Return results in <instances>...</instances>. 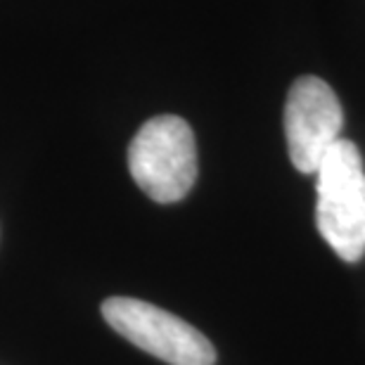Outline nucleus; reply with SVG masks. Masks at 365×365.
<instances>
[{
  "mask_svg": "<svg viewBox=\"0 0 365 365\" xmlns=\"http://www.w3.org/2000/svg\"><path fill=\"white\" fill-rule=\"evenodd\" d=\"M316 225L346 264L365 257V169L359 148L341 138L316 169Z\"/></svg>",
  "mask_w": 365,
  "mask_h": 365,
  "instance_id": "obj_1",
  "label": "nucleus"
},
{
  "mask_svg": "<svg viewBox=\"0 0 365 365\" xmlns=\"http://www.w3.org/2000/svg\"><path fill=\"white\" fill-rule=\"evenodd\" d=\"M128 171L150 200L180 202L197 180V145L187 121L162 114L143 123L128 148Z\"/></svg>",
  "mask_w": 365,
  "mask_h": 365,
  "instance_id": "obj_2",
  "label": "nucleus"
},
{
  "mask_svg": "<svg viewBox=\"0 0 365 365\" xmlns=\"http://www.w3.org/2000/svg\"><path fill=\"white\" fill-rule=\"evenodd\" d=\"M102 318L123 339L169 365H214V344L173 313L130 297L102 304Z\"/></svg>",
  "mask_w": 365,
  "mask_h": 365,
  "instance_id": "obj_3",
  "label": "nucleus"
},
{
  "mask_svg": "<svg viewBox=\"0 0 365 365\" xmlns=\"http://www.w3.org/2000/svg\"><path fill=\"white\" fill-rule=\"evenodd\" d=\"M344 109L339 98L318 76H299L284 102V135L297 171L316 173L334 143L341 140Z\"/></svg>",
  "mask_w": 365,
  "mask_h": 365,
  "instance_id": "obj_4",
  "label": "nucleus"
}]
</instances>
